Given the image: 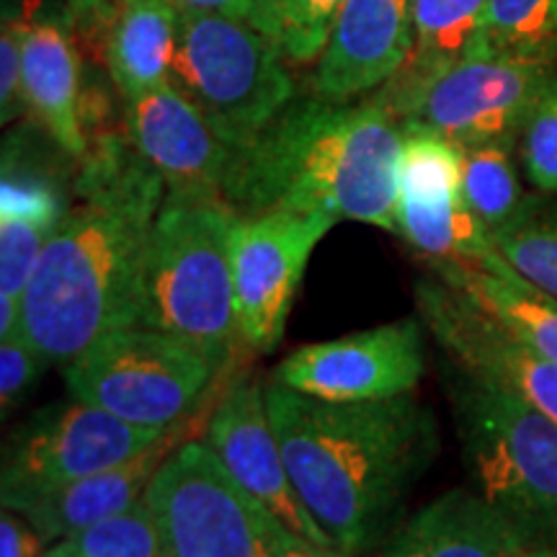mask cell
Instances as JSON below:
<instances>
[{
    "label": "cell",
    "mask_w": 557,
    "mask_h": 557,
    "mask_svg": "<svg viewBox=\"0 0 557 557\" xmlns=\"http://www.w3.org/2000/svg\"><path fill=\"white\" fill-rule=\"evenodd\" d=\"M171 86L235 150H248L295 99L282 45L222 13L181 11Z\"/></svg>",
    "instance_id": "8992f818"
},
{
    "label": "cell",
    "mask_w": 557,
    "mask_h": 557,
    "mask_svg": "<svg viewBox=\"0 0 557 557\" xmlns=\"http://www.w3.org/2000/svg\"><path fill=\"white\" fill-rule=\"evenodd\" d=\"M524 549L498 508L455 487L403 519L372 557H519Z\"/></svg>",
    "instance_id": "ac0fdd59"
},
{
    "label": "cell",
    "mask_w": 557,
    "mask_h": 557,
    "mask_svg": "<svg viewBox=\"0 0 557 557\" xmlns=\"http://www.w3.org/2000/svg\"><path fill=\"white\" fill-rule=\"evenodd\" d=\"M165 184L129 137H103L83 158L75 201L47 243L21 333L65 369L109 333L139 325L143 278Z\"/></svg>",
    "instance_id": "6da1fadb"
},
{
    "label": "cell",
    "mask_w": 557,
    "mask_h": 557,
    "mask_svg": "<svg viewBox=\"0 0 557 557\" xmlns=\"http://www.w3.org/2000/svg\"><path fill=\"white\" fill-rule=\"evenodd\" d=\"M429 269L508 333L557 361V297L519 274L498 250L470 261H429Z\"/></svg>",
    "instance_id": "d6986e66"
},
{
    "label": "cell",
    "mask_w": 557,
    "mask_h": 557,
    "mask_svg": "<svg viewBox=\"0 0 557 557\" xmlns=\"http://www.w3.org/2000/svg\"><path fill=\"white\" fill-rule=\"evenodd\" d=\"M124 127L165 191L225 199L238 150L171 83L124 101Z\"/></svg>",
    "instance_id": "9a60e30c"
},
{
    "label": "cell",
    "mask_w": 557,
    "mask_h": 557,
    "mask_svg": "<svg viewBox=\"0 0 557 557\" xmlns=\"http://www.w3.org/2000/svg\"><path fill=\"white\" fill-rule=\"evenodd\" d=\"M517 150L529 184L557 194V75L521 124Z\"/></svg>",
    "instance_id": "f546056e"
},
{
    "label": "cell",
    "mask_w": 557,
    "mask_h": 557,
    "mask_svg": "<svg viewBox=\"0 0 557 557\" xmlns=\"http://www.w3.org/2000/svg\"><path fill=\"white\" fill-rule=\"evenodd\" d=\"M483 54L557 62V0H487Z\"/></svg>",
    "instance_id": "d4e9b609"
},
{
    "label": "cell",
    "mask_w": 557,
    "mask_h": 557,
    "mask_svg": "<svg viewBox=\"0 0 557 557\" xmlns=\"http://www.w3.org/2000/svg\"><path fill=\"white\" fill-rule=\"evenodd\" d=\"M557 75L555 62L470 58L398 96L377 101L403 132H429L455 148L519 143L521 124Z\"/></svg>",
    "instance_id": "ba28073f"
},
{
    "label": "cell",
    "mask_w": 557,
    "mask_h": 557,
    "mask_svg": "<svg viewBox=\"0 0 557 557\" xmlns=\"http://www.w3.org/2000/svg\"><path fill=\"white\" fill-rule=\"evenodd\" d=\"M26 111L70 158L88 156L81 101V62L73 32L52 21L29 24L24 39Z\"/></svg>",
    "instance_id": "ffe728a7"
},
{
    "label": "cell",
    "mask_w": 557,
    "mask_h": 557,
    "mask_svg": "<svg viewBox=\"0 0 557 557\" xmlns=\"http://www.w3.org/2000/svg\"><path fill=\"white\" fill-rule=\"evenodd\" d=\"M416 305L451 364L511 389L557 423V361L542 357L434 274L418 282Z\"/></svg>",
    "instance_id": "4fadbf2b"
},
{
    "label": "cell",
    "mask_w": 557,
    "mask_h": 557,
    "mask_svg": "<svg viewBox=\"0 0 557 557\" xmlns=\"http://www.w3.org/2000/svg\"><path fill=\"white\" fill-rule=\"evenodd\" d=\"M487 0H413V52L377 101L398 99L470 58H483Z\"/></svg>",
    "instance_id": "7402d4cb"
},
{
    "label": "cell",
    "mask_w": 557,
    "mask_h": 557,
    "mask_svg": "<svg viewBox=\"0 0 557 557\" xmlns=\"http://www.w3.org/2000/svg\"><path fill=\"white\" fill-rule=\"evenodd\" d=\"M50 361L41 357V351L29 338L16 329L9 336H0V403L3 410L24 398Z\"/></svg>",
    "instance_id": "4dcf8cb0"
},
{
    "label": "cell",
    "mask_w": 557,
    "mask_h": 557,
    "mask_svg": "<svg viewBox=\"0 0 557 557\" xmlns=\"http://www.w3.org/2000/svg\"><path fill=\"white\" fill-rule=\"evenodd\" d=\"M395 235L429 261H470L487 256L493 235L462 197L447 201L398 199Z\"/></svg>",
    "instance_id": "603a6c76"
},
{
    "label": "cell",
    "mask_w": 557,
    "mask_h": 557,
    "mask_svg": "<svg viewBox=\"0 0 557 557\" xmlns=\"http://www.w3.org/2000/svg\"><path fill=\"white\" fill-rule=\"evenodd\" d=\"M169 557H274L263 506L243 491L205 438L173 449L145 491Z\"/></svg>",
    "instance_id": "9c48e42d"
},
{
    "label": "cell",
    "mask_w": 557,
    "mask_h": 557,
    "mask_svg": "<svg viewBox=\"0 0 557 557\" xmlns=\"http://www.w3.org/2000/svg\"><path fill=\"white\" fill-rule=\"evenodd\" d=\"M171 429H148L73 400L39 410L9 436L0 470L3 508L21 511L45 493L143 455Z\"/></svg>",
    "instance_id": "30bf717a"
},
{
    "label": "cell",
    "mask_w": 557,
    "mask_h": 557,
    "mask_svg": "<svg viewBox=\"0 0 557 557\" xmlns=\"http://www.w3.org/2000/svg\"><path fill=\"white\" fill-rule=\"evenodd\" d=\"M201 438L222 459L243 491L267 508L271 517L318 545L336 547L323 527L312 519L302 496L292 483L274 426L269 421L267 382L238 372L222 387L218 406L209 413Z\"/></svg>",
    "instance_id": "5bb4252c"
},
{
    "label": "cell",
    "mask_w": 557,
    "mask_h": 557,
    "mask_svg": "<svg viewBox=\"0 0 557 557\" xmlns=\"http://www.w3.org/2000/svg\"><path fill=\"white\" fill-rule=\"evenodd\" d=\"M449 400L478 493L527 549H557V423L511 389L449 369Z\"/></svg>",
    "instance_id": "5b68a950"
},
{
    "label": "cell",
    "mask_w": 557,
    "mask_h": 557,
    "mask_svg": "<svg viewBox=\"0 0 557 557\" xmlns=\"http://www.w3.org/2000/svg\"><path fill=\"white\" fill-rule=\"evenodd\" d=\"M194 431H197V421L189 418V421L173 426L156 447L143 451V455L96 472V475L62 485L52 493H45L41 498L21 508L18 513L37 529L41 537L54 545V542L78 532V529L127 511L129 506L145 498V491H148L152 478L163 468L171 451L194 438Z\"/></svg>",
    "instance_id": "e0dca14e"
},
{
    "label": "cell",
    "mask_w": 557,
    "mask_h": 557,
    "mask_svg": "<svg viewBox=\"0 0 557 557\" xmlns=\"http://www.w3.org/2000/svg\"><path fill=\"white\" fill-rule=\"evenodd\" d=\"M398 199L447 201L459 194V148L429 132H403Z\"/></svg>",
    "instance_id": "f1b7e54d"
},
{
    "label": "cell",
    "mask_w": 557,
    "mask_h": 557,
    "mask_svg": "<svg viewBox=\"0 0 557 557\" xmlns=\"http://www.w3.org/2000/svg\"><path fill=\"white\" fill-rule=\"evenodd\" d=\"M493 246L519 274L557 297V205L534 199L513 225L493 235Z\"/></svg>",
    "instance_id": "83f0119b"
},
{
    "label": "cell",
    "mask_w": 557,
    "mask_h": 557,
    "mask_svg": "<svg viewBox=\"0 0 557 557\" xmlns=\"http://www.w3.org/2000/svg\"><path fill=\"white\" fill-rule=\"evenodd\" d=\"M269 421L292 483L341 553L369 557L406 517L438 449V426L413 393L325 403L267 382Z\"/></svg>",
    "instance_id": "7a4b0ae2"
},
{
    "label": "cell",
    "mask_w": 557,
    "mask_h": 557,
    "mask_svg": "<svg viewBox=\"0 0 557 557\" xmlns=\"http://www.w3.org/2000/svg\"><path fill=\"white\" fill-rule=\"evenodd\" d=\"M346 0H256L253 21L282 45L292 62H312L329 45L333 21Z\"/></svg>",
    "instance_id": "4316f807"
},
{
    "label": "cell",
    "mask_w": 557,
    "mask_h": 557,
    "mask_svg": "<svg viewBox=\"0 0 557 557\" xmlns=\"http://www.w3.org/2000/svg\"><path fill=\"white\" fill-rule=\"evenodd\" d=\"M423 320L403 318L377 329L299 346L278 361L274 380L325 403H369L413 393L426 372Z\"/></svg>",
    "instance_id": "7c38bea8"
},
{
    "label": "cell",
    "mask_w": 557,
    "mask_h": 557,
    "mask_svg": "<svg viewBox=\"0 0 557 557\" xmlns=\"http://www.w3.org/2000/svg\"><path fill=\"white\" fill-rule=\"evenodd\" d=\"M263 529H267V537L274 557H348L346 553H341L338 547H325L318 545V542L299 537V534L284 527L282 521L271 517L267 508H263Z\"/></svg>",
    "instance_id": "e575fe53"
},
{
    "label": "cell",
    "mask_w": 557,
    "mask_h": 557,
    "mask_svg": "<svg viewBox=\"0 0 557 557\" xmlns=\"http://www.w3.org/2000/svg\"><path fill=\"white\" fill-rule=\"evenodd\" d=\"M62 372L73 400L148 429L189 421L218 377L191 346L148 325L109 333Z\"/></svg>",
    "instance_id": "52a82bcc"
},
{
    "label": "cell",
    "mask_w": 557,
    "mask_h": 557,
    "mask_svg": "<svg viewBox=\"0 0 557 557\" xmlns=\"http://www.w3.org/2000/svg\"><path fill=\"white\" fill-rule=\"evenodd\" d=\"M336 222L331 214L292 209L238 218L233 230L235 315L243 346L253 354L278 346L312 250Z\"/></svg>",
    "instance_id": "8fae6325"
},
{
    "label": "cell",
    "mask_w": 557,
    "mask_h": 557,
    "mask_svg": "<svg viewBox=\"0 0 557 557\" xmlns=\"http://www.w3.org/2000/svg\"><path fill=\"white\" fill-rule=\"evenodd\" d=\"M45 557H169L163 532L145 498L47 547Z\"/></svg>",
    "instance_id": "484cf974"
},
{
    "label": "cell",
    "mask_w": 557,
    "mask_h": 557,
    "mask_svg": "<svg viewBox=\"0 0 557 557\" xmlns=\"http://www.w3.org/2000/svg\"><path fill=\"white\" fill-rule=\"evenodd\" d=\"M413 52V0H346L315 67V96L351 101L387 86Z\"/></svg>",
    "instance_id": "2e32d148"
},
{
    "label": "cell",
    "mask_w": 557,
    "mask_h": 557,
    "mask_svg": "<svg viewBox=\"0 0 557 557\" xmlns=\"http://www.w3.org/2000/svg\"><path fill=\"white\" fill-rule=\"evenodd\" d=\"M178 11L191 13H222V16H233L243 21H253L256 0H173Z\"/></svg>",
    "instance_id": "d590c367"
},
{
    "label": "cell",
    "mask_w": 557,
    "mask_h": 557,
    "mask_svg": "<svg viewBox=\"0 0 557 557\" xmlns=\"http://www.w3.org/2000/svg\"><path fill=\"white\" fill-rule=\"evenodd\" d=\"M29 24L3 18L0 32V120L9 124L21 111H26L24 101V39Z\"/></svg>",
    "instance_id": "d6a6232c"
},
{
    "label": "cell",
    "mask_w": 557,
    "mask_h": 557,
    "mask_svg": "<svg viewBox=\"0 0 557 557\" xmlns=\"http://www.w3.org/2000/svg\"><path fill=\"white\" fill-rule=\"evenodd\" d=\"M47 542L18 511L0 513V557H45Z\"/></svg>",
    "instance_id": "836d02e7"
},
{
    "label": "cell",
    "mask_w": 557,
    "mask_h": 557,
    "mask_svg": "<svg viewBox=\"0 0 557 557\" xmlns=\"http://www.w3.org/2000/svg\"><path fill=\"white\" fill-rule=\"evenodd\" d=\"M111 0H3V18L21 21V24H52L75 32L90 21L107 16Z\"/></svg>",
    "instance_id": "1f68e13d"
},
{
    "label": "cell",
    "mask_w": 557,
    "mask_h": 557,
    "mask_svg": "<svg viewBox=\"0 0 557 557\" xmlns=\"http://www.w3.org/2000/svg\"><path fill=\"white\" fill-rule=\"evenodd\" d=\"M103 60L124 101L171 83L181 11L173 0H111Z\"/></svg>",
    "instance_id": "44dd1931"
},
{
    "label": "cell",
    "mask_w": 557,
    "mask_h": 557,
    "mask_svg": "<svg viewBox=\"0 0 557 557\" xmlns=\"http://www.w3.org/2000/svg\"><path fill=\"white\" fill-rule=\"evenodd\" d=\"M513 150L517 143L459 148V194L491 235L513 225L534 201L521 189Z\"/></svg>",
    "instance_id": "cb8c5ba5"
},
{
    "label": "cell",
    "mask_w": 557,
    "mask_h": 557,
    "mask_svg": "<svg viewBox=\"0 0 557 557\" xmlns=\"http://www.w3.org/2000/svg\"><path fill=\"white\" fill-rule=\"evenodd\" d=\"M238 218L222 197L165 191L143 278L139 325L191 346L218 374L233 369L243 346L233 287Z\"/></svg>",
    "instance_id": "277c9868"
},
{
    "label": "cell",
    "mask_w": 557,
    "mask_h": 557,
    "mask_svg": "<svg viewBox=\"0 0 557 557\" xmlns=\"http://www.w3.org/2000/svg\"><path fill=\"white\" fill-rule=\"evenodd\" d=\"M519 557H557V549H547V547H534V549H524Z\"/></svg>",
    "instance_id": "8d00e7d4"
},
{
    "label": "cell",
    "mask_w": 557,
    "mask_h": 557,
    "mask_svg": "<svg viewBox=\"0 0 557 557\" xmlns=\"http://www.w3.org/2000/svg\"><path fill=\"white\" fill-rule=\"evenodd\" d=\"M403 127L382 103L289 101L238 150L225 199L240 214H331L395 233Z\"/></svg>",
    "instance_id": "3957f363"
}]
</instances>
